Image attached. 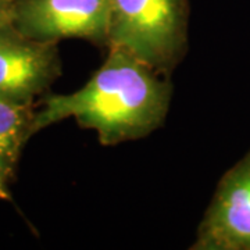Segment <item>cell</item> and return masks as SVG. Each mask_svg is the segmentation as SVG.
I'll list each match as a JSON object with an SVG mask.
<instances>
[{"label": "cell", "mask_w": 250, "mask_h": 250, "mask_svg": "<svg viewBox=\"0 0 250 250\" xmlns=\"http://www.w3.org/2000/svg\"><path fill=\"white\" fill-rule=\"evenodd\" d=\"M88 82L72 93L49 95L35 111L32 135L65 118L98 134L103 146L135 141L166 120L172 86L168 78L116 46Z\"/></svg>", "instance_id": "1"}, {"label": "cell", "mask_w": 250, "mask_h": 250, "mask_svg": "<svg viewBox=\"0 0 250 250\" xmlns=\"http://www.w3.org/2000/svg\"><path fill=\"white\" fill-rule=\"evenodd\" d=\"M34 104H16L0 99V154L17 163L32 136Z\"/></svg>", "instance_id": "6"}, {"label": "cell", "mask_w": 250, "mask_h": 250, "mask_svg": "<svg viewBox=\"0 0 250 250\" xmlns=\"http://www.w3.org/2000/svg\"><path fill=\"white\" fill-rule=\"evenodd\" d=\"M188 0H110L107 47L167 75L188 47Z\"/></svg>", "instance_id": "2"}, {"label": "cell", "mask_w": 250, "mask_h": 250, "mask_svg": "<svg viewBox=\"0 0 250 250\" xmlns=\"http://www.w3.org/2000/svg\"><path fill=\"white\" fill-rule=\"evenodd\" d=\"M16 0H0V29L13 25Z\"/></svg>", "instance_id": "8"}, {"label": "cell", "mask_w": 250, "mask_h": 250, "mask_svg": "<svg viewBox=\"0 0 250 250\" xmlns=\"http://www.w3.org/2000/svg\"><path fill=\"white\" fill-rule=\"evenodd\" d=\"M17 163L11 161L6 156L0 154V200H10V181L13 178Z\"/></svg>", "instance_id": "7"}, {"label": "cell", "mask_w": 250, "mask_h": 250, "mask_svg": "<svg viewBox=\"0 0 250 250\" xmlns=\"http://www.w3.org/2000/svg\"><path fill=\"white\" fill-rule=\"evenodd\" d=\"M60 74L57 43L29 39L14 25L0 29V99L34 104Z\"/></svg>", "instance_id": "4"}, {"label": "cell", "mask_w": 250, "mask_h": 250, "mask_svg": "<svg viewBox=\"0 0 250 250\" xmlns=\"http://www.w3.org/2000/svg\"><path fill=\"white\" fill-rule=\"evenodd\" d=\"M193 250H250V153L220 182Z\"/></svg>", "instance_id": "5"}, {"label": "cell", "mask_w": 250, "mask_h": 250, "mask_svg": "<svg viewBox=\"0 0 250 250\" xmlns=\"http://www.w3.org/2000/svg\"><path fill=\"white\" fill-rule=\"evenodd\" d=\"M110 0H16L13 25L29 39H85L107 46Z\"/></svg>", "instance_id": "3"}]
</instances>
